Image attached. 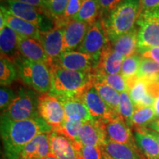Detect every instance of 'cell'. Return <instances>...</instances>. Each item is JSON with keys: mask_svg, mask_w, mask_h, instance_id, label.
I'll use <instances>...</instances> for the list:
<instances>
[{"mask_svg": "<svg viewBox=\"0 0 159 159\" xmlns=\"http://www.w3.org/2000/svg\"><path fill=\"white\" fill-rule=\"evenodd\" d=\"M52 128L41 117L14 121L1 116V137L7 159H19L25 146L35 136Z\"/></svg>", "mask_w": 159, "mask_h": 159, "instance_id": "1", "label": "cell"}, {"mask_svg": "<svg viewBox=\"0 0 159 159\" xmlns=\"http://www.w3.org/2000/svg\"><path fill=\"white\" fill-rule=\"evenodd\" d=\"M52 88L49 92L56 97L75 96L83 93L94 83L91 71H73L50 63Z\"/></svg>", "mask_w": 159, "mask_h": 159, "instance_id": "2", "label": "cell"}, {"mask_svg": "<svg viewBox=\"0 0 159 159\" xmlns=\"http://www.w3.org/2000/svg\"><path fill=\"white\" fill-rule=\"evenodd\" d=\"M140 2L141 0H124L108 16L99 19L109 41L136 27Z\"/></svg>", "mask_w": 159, "mask_h": 159, "instance_id": "3", "label": "cell"}, {"mask_svg": "<svg viewBox=\"0 0 159 159\" xmlns=\"http://www.w3.org/2000/svg\"><path fill=\"white\" fill-rule=\"evenodd\" d=\"M12 62L15 64L18 75L25 85L40 94L50 91L52 76L47 64L25 58L20 54Z\"/></svg>", "mask_w": 159, "mask_h": 159, "instance_id": "4", "label": "cell"}, {"mask_svg": "<svg viewBox=\"0 0 159 159\" xmlns=\"http://www.w3.org/2000/svg\"><path fill=\"white\" fill-rule=\"evenodd\" d=\"M39 97L37 91L31 89H20L16 97L2 115L14 121L38 118Z\"/></svg>", "mask_w": 159, "mask_h": 159, "instance_id": "5", "label": "cell"}, {"mask_svg": "<svg viewBox=\"0 0 159 159\" xmlns=\"http://www.w3.org/2000/svg\"><path fill=\"white\" fill-rule=\"evenodd\" d=\"M2 3L12 15L37 26L41 33L48 32L55 26L54 19L45 9L19 2L7 0Z\"/></svg>", "mask_w": 159, "mask_h": 159, "instance_id": "6", "label": "cell"}, {"mask_svg": "<svg viewBox=\"0 0 159 159\" xmlns=\"http://www.w3.org/2000/svg\"><path fill=\"white\" fill-rule=\"evenodd\" d=\"M38 109L39 116L52 128V130L61 126L66 119L62 103L50 92L39 95Z\"/></svg>", "mask_w": 159, "mask_h": 159, "instance_id": "7", "label": "cell"}, {"mask_svg": "<svg viewBox=\"0 0 159 159\" xmlns=\"http://www.w3.org/2000/svg\"><path fill=\"white\" fill-rule=\"evenodd\" d=\"M138 48L142 49L159 47V16L140 15L137 21Z\"/></svg>", "mask_w": 159, "mask_h": 159, "instance_id": "8", "label": "cell"}, {"mask_svg": "<svg viewBox=\"0 0 159 159\" xmlns=\"http://www.w3.org/2000/svg\"><path fill=\"white\" fill-rule=\"evenodd\" d=\"M97 62L98 58L92 55L75 50L63 52L55 61L50 63H54L61 68L69 70L93 72Z\"/></svg>", "mask_w": 159, "mask_h": 159, "instance_id": "9", "label": "cell"}, {"mask_svg": "<svg viewBox=\"0 0 159 159\" xmlns=\"http://www.w3.org/2000/svg\"><path fill=\"white\" fill-rule=\"evenodd\" d=\"M79 97L87 107L92 119L108 121L119 115L105 102L93 85L81 93Z\"/></svg>", "mask_w": 159, "mask_h": 159, "instance_id": "10", "label": "cell"}, {"mask_svg": "<svg viewBox=\"0 0 159 159\" xmlns=\"http://www.w3.org/2000/svg\"><path fill=\"white\" fill-rule=\"evenodd\" d=\"M108 42V36L99 19L89 27L83 42L77 50L99 59L101 52Z\"/></svg>", "mask_w": 159, "mask_h": 159, "instance_id": "11", "label": "cell"}, {"mask_svg": "<svg viewBox=\"0 0 159 159\" xmlns=\"http://www.w3.org/2000/svg\"><path fill=\"white\" fill-rule=\"evenodd\" d=\"M50 152L58 159H82L80 142H73L71 139L52 131L49 136Z\"/></svg>", "mask_w": 159, "mask_h": 159, "instance_id": "12", "label": "cell"}, {"mask_svg": "<svg viewBox=\"0 0 159 159\" xmlns=\"http://www.w3.org/2000/svg\"><path fill=\"white\" fill-rule=\"evenodd\" d=\"M105 122V131L108 140L119 144L129 145L139 150L130 127L125 122L120 115Z\"/></svg>", "mask_w": 159, "mask_h": 159, "instance_id": "13", "label": "cell"}, {"mask_svg": "<svg viewBox=\"0 0 159 159\" xmlns=\"http://www.w3.org/2000/svg\"><path fill=\"white\" fill-rule=\"evenodd\" d=\"M108 140L105 122L102 119H91L83 123L79 134V141L83 145L102 147Z\"/></svg>", "mask_w": 159, "mask_h": 159, "instance_id": "14", "label": "cell"}, {"mask_svg": "<svg viewBox=\"0 0 159 159\" xmlns=\"http://www.w3.org/2000/svg\"><path fill=\"white\" fill-rule=\"evenodd\" d=\"M124 59L120 53L113 49L109 41L101 52L93 72L97 75L119 74Z\"/></svg>", "mask_w": 159, "mask_h": 159, "instance_id": "15", "label": "cell"}, {"mask_svg": "<svg viewBox=\"0 0 159 159\" xmlns=\"http://www.w3.org/2000/svg\"><path fill=\"white\" fill-rule=\"evenodd\" d=\"M64 30L65 26L55 25L51 30L41 33L39 41L48 56L49 64L55 61L63 52Z\"/></svg>", "mask_w": 159, "mask_h": 159, "instance_id": "16", "label": "cell"}, {"mask_svg": "<svg viewBox=\"0 0 159 159\" xmlns=\"http://www.w3.org/2000/svg\"><path fill=\"white\" fill-rule=\"evenodd\" d=\"M18 50L25 58L49 65L48 56L39 40L19 35Z\"/></svg>", "mask_w": 159, "mask_h": 159, "instance_id": "17", "label": "cell"}, {"mask_svg": "<svg viewBox=\"0 0 159 159\" xmlns=\"http://www.w3.org/2000/svg\"><path fill=\"white\" fill-rule=\"evenodd\" d=\"M90 26L74 19L67 21L65 24L63 52L75 51L78 49Z\"/></svg>", "mask_w": 159, "mask_h": 159, "instance_id": "18", "label": "cell"}, {"mask_svg": "<svg viewBox=\"0 0 159 159\" xmlns=\"http://www.w3.org/2000/svg\"><path fill=\"white\" fill-rule=\"evenodd\" d=\"M0 15L2 16L5 19V25L9 26L19 35L33 38L39 41L41 39V32L38 28L37 26L12 15L2 5H1Z\"/></svg>", "mask_w": 159, "mask_h": 159, "instance_id": "19", "label": "cell"}, {"mask_svg": "<svg viewBox=\"0 0 159 159\" xmlns=\"http://www.w3.org/2000/svg\"><path fill=\"white\" fill-rule=\"evenodd\" d=\"M57 97L62 103L66 119H78L83 122L93 119L87 107L78 95Z\"/></svg>", "mask_w": 159, "mask_h": 159, "instance_id": "20", "label": "cell"}, {"mask_svg": "<svg viewBox=\"0 0 159 159\" xmlns=\"http://www.w3.org/2000/svg\"><path fill=\"white\" fill-rule=\"evenodd\" d=\"M51 133H44L35 136L26 145L19 159H42L48 156L50 153L49 136Z\"/></svg>", "mask_w": 159, "mask_h": 159, "instance_id": "21", "label": "cell"}, {"mask_svg": "<svg viewBox=\"0 0 159 159\" xmlns=\"http://www.w3.org/2000/svg\"><path fill=\"white\" fill-rule=\"evenodd\" d=\"M111 47L124 57L137 53L138 48V27H135L128 33L110 40Z\"/></svg>", "mask_w": 159, "mask_h": 159, "instance_id": "22", "label": "cell"}, {"mask_svg": "<svg viewBox=\"0 0 159 159\" xmlns=\"http://www.w3.org/2000/svg\"><path fill=\"white\" fill-rule=\"evenodd\" d=\"M19 36L16 32L9 26L5 25L0 29V49L1 57L12 61L19 55L18 50Z\"/></svg>", "mask_w": 159, "mask_h": 159, "instance_id": "23", "label": "cell"}, {"mask_svg": "<svg viewBox=\"0 0 159 159\" xmlns=\"http://www.w3.org/2000/svg\"><path fill=\"white\" fill-rule=\"evenodd\" d=\"M101 148L103 154L111 159H143L137 149L108 139Z\"/></svg>", "mask_w": 159, "mask_h": 159, "instance_id": "24", "label": "cell"}, {"mask_svg": "<svg viewBox=\"0 0 159 159\" xmlns=\"http://www.w3.org/2000/svg\"><path fill=\"white\" fill-rule=\"evenodd\" d=\"M134 138L139 151L147 159H159V144L156 139L142 129H135Z\"/></svg>", "mask_w": 159, "mask_h": 159, "instance_id": "25", "label": "cell"}, {"mask_svg": "<svg viewBox=\"0 0 159 159\" xmlns=\"http://www.w3.org/2000/svg\"><path fill=\"white\" fill-rule=\"evenodd\" d=\"M128 92L135 108L153 106L156 98L150 93L147 81L138 79Z\"/></svg>", "mask_w": 159, "mask_h": 159, "instance_id": "26", "label": "cell"}, {"mask_svg": "<svg viewBox=\"0 0 159 159\" xmlns=\"http://www.w3.org/2000/svg\"><path fill=\"white\" fill-rule=\"evenodd\" d=\"M142 58V57L138 53H135L130 56L125 57L123 61L120 73L126 82L128 91L138 80L137 74H138Z\"/></svg>", "mask_w": 159, "mask_h": 159, "instance_id": "27", "label": "cell"}, {"mask_svg": "<svg viewBox=\"0 0 159 159\" xmlns=\"http://www.w3.org/2000/svg\"><path fill=\"white\" fill-rule=\"evenodd\" d=\"M99 17L100 10L97 0H85L73 19L91 25L99 20Z\"/></svg>", "mask_w": 159, "mask_h": 159, "instance_id": "28", "label": "cell"}, {"mask_svg": "<svg viewBox=\"0 0 159 159\" xmlns=\"http://www.w3.org/2000/svg\"><path fill=\"white\" fill-rule=\"evenodd\" d=\"M93 85L99 96L101 97L105 102L108 105L113 111H116L119 114V105L120 101V94L111 87L106 83L97 80L94 77V83Z\"/></svg>", "mask_w": 159, "mask_h": 159, "instance_id": "29", "label": "cell"}, {"mask_svg": "<svg viewBox=\"0 0 159 159\" xmlns=\"http://www.w3.org/2000/svg\"><path fill=\"white\" fill-rule=\"evenodd\" d=\"M156 119L153 106L136 108L131 122V128L135 129L147 128Z\"/></svg>", "mask_w": 159, "mask_h": 159, "instance_id": "30", "label": "cell"}, {"mask_svg": "<svg viewBox=\"0 0 159 159\" xmlns=\"http://www.w3.org/2000/svg\"><path fill=\"white\" fill-rule=\"evenodd\" d=\"M137 77L148 81L159 80V64L153 60L142 57Z\"/></svg>", "mask_w": 159, "mask_h": 159, "instance_id": "31", "label": "cell"}, {"mask_svg": "<svg viewBox=\"0 0 159 159\" xmlns=\"http://www.w3.org/2000/svg\"><path fill=\"white\" fill-rule=\"evenodd\" d=\"M83 123L84 122L78 119L66 118L63 124L53 131L63 135L73 142H80L79 134Z\"/></svg>", "mask_w": 159, "mask_h": 159, "instance_id": "32", "label": "cell"}, {"mask_svg": "<svg viewBox=\"0 0 159 159\" xmlns=\"http://www.w3.org/2000/svg\"><path fill=\"white\" fill-rule=\"evenodd\" d=\"M18 71L14 63L10 60L1 57L0 61V83L2 86L11 85L17 78Z\"/></svg>", "mask_w": 159, "mask_h": 159, "instance_id": "33", "label": "cell"}, {"mask_svg": "<svg viewBox=\"0 0 159 159\" xmlns=\"http://www.w3.org/2000/svg\"><path fill=\"white\" fill-rule=\"evenodd\" d=\"M135 106L131 100L128 91L120 93L119 105V114L124 119L125 122L131 128V122L135 112Z\"/></svg>", "mask_w": 159, "mask_h": 159, "instance_id": "34", "label": "cell"}, {"mask_svg": "<svg viewBox=\"0 0 159 159\" xmlns=\"http://www.w3.org/2000/svg\"><path fill=\"white\" fill-rule=\"evenodd\" d=\"M70 0H47L46 11L54 19L55 25L61 23L67 5Z\"/></svg>", "mask_w": 159, "mask_h": 159, "instance_id": "35", "label": "cell"}, {"mask_svg": "<svg viewBox=\"0 0 159 159\" xmlns=\"http://www.w3.org/2000/svg\"><path fill=\"white\" fill-rule=\"evenodd\" d=\"M94 74V77L97 80L101 81V82L106 83L107 85H110L115 90L120 93L124 91H128V86H127L126 82H125L124 77L120 74H114V75H97Z\"/></svg>", "mask_w": 159, "mask_h": 159, "instance_id": "36", "label": "cell"}, {"mask_svg": "<svg viewBox=\"0 0 159 159\" xmlns=\"http://www.w3.org/2000/svg\"><path fill=\"white\" fill-rule=\"evenodd\" d=\"M83 2L82 0H70L65 11L62 21H61V23L57 24V25H55L64 26L67 21H69V20L73 19V18L79 12L81 6L83 5Z\"/></svg>", "mask_w": 159, "mask_h": 159, "instance_id": "37", "label": "cell"}, {"mask_svg": "<svg viewBox=\"0 0 159 159\" xmlns=\"http://www.w3.org/2000/svg\"><path fill=\"white\" fill-rule=\"evenodd\" d=\"M140 15L159 16V0H141Z\"/></svg>", "mask_w": 159, "mask_h": 159, "instance_id": "38", "label": "cell"}, {"mask_svg": "<svg viewBox=\"0 0 159 159\" xmlns=\"http://www.w3.org/2000/svg\"><path fill=\"white\" fill-rule=\"evenodd\" d=\"M16 97V93L7 86H2L0 89V108L2 112L7 108Z\"/></svg>", "mask_w": 159, "mask_h": 159, "instance_id": "39", "label": "cell"}, {"mask_svg": "<svg viewBox=\"0 0 159 159\" xmlns=\"http://www.w3.org/2000/svg\"><path fill=\"white\" fill-rule=\"evenodd\" d=\"M82 159H103L102 148L91 145H83L81 149Z\"/></svg>", "mask_w": 159, "mask_h": 159, "instance_id": "40", "label": "cell"}, {"mask_svg": "<svg viewBox=\"0 0 159 159\" xmlns=\"http://www.w3.org/2000/svg\"><path fill=\"white\" fill-rule=\"evenodd\" d=\"M100 10V17L106 16L124 0H97Z\"/></svg>", "mask_w": 159, "mask_h": 159, "instance_id": "41", "label": "cell"}, {"mask_svg": "<svg viewBox=\"0 0 159 159\" xmlns=\"http://www.w3.org/2000/svg\"><path fill=\"white\" fill-rule=\"evenodd\" d=\"M138 54L143 57L153 60L159 64V47H151L139 51Z\"/></svg>", "mask_w": 159, "mask_h": 159, "instance_id": "42", "label": "cell"}, {"mask_svg": "<svg viewBox=\"0 0 159 159\" xmlns=\"http://www.w3.org/2000/svg\"><path fill=\"white\" fill-rule=\"evenodd\" d=\"M7 1V0H2V2ZM12 1L19 2H22L28 5L35 6V7H41L46 10V6H47V0H12Z\"/></svg>", "mask_w": 159, "mask_h": 159, "instance_id": "43", "label": "cell"}, {"mask_svg": "<svg viewBox=\"0 0 159 159\" xmlns=\"http://www.w3.org/2000/svg\"><path fill=\"white\" fill-rule=\"evenodd\" d=\"M141 129H142V130L145 131V132L148 133V134L151 135L152 136H153L154 138L156 139V141L158 142V144H159V133L158 132H156V131L150 130V129H149L148 128H142Z\"/></svg>", "mask_w": 159, "mask_h": 159, "instance_id": "44", "label": "cell"}, {"mask_svg": "<svg viewBox=\"0 0 159 159\" xmlns=\"http://www.w3.org/2000/svg\"><path fill=\"white\" fill-rule=\"evenodd\" d=\"M147 128L150 129V130H152L159 133V119H156V120H155L154 122L150 123Z\"/></svg>", "mask_w": 159, "mask_h": 159, "instance_id": "45", "label": "cell"}, {"mask_svg": "<svg viewBox=\"0 0 159 159\" xmlns=\"http://www.w3.org/2000/svg\"><path fill=\"white\" fill-rule=\"evenodd\" d=\"M153 108L155 110V112H156V119H159V95L157 97V98L155 100L154 105H153Z\"/></svg>", "mask_w": 159, "mask_h": 159, "instance_id": "46", "label": "cell"}, {"mask_svg": "<svg viewBox=\"0 0 159 159\" xmlns=\"http://www.w3.org/2000/svg\"><path fill=\"white\" fill-rule=\"evenodd\" d=\"M42 159H58V158H57L56 156H55L54 155L52 154L51 152H50V153H49L48 156H47L46 157H44V158H42Z\"/></svg>", "mask_w": 159, "mask_h": 159, "instance_id": "47", "label": "cell"}, {"mask_svg": "<svg viewBox=\"0 0 159 159\" xmlns=\"http://www.w3.org/2000/svg\"><path fill=\"white\" fill-rule=\"evenodd\" d=\"M102 154H103V152H102ZM103 159H111V158H110L109 157H108L107 156H105V155L103 154Z\"/></svg>", "mask_w": 159, "mask_h": 159, "instance_id": "48", "label": "cell"}, {"mask_svg": "<svg viewBox=\"0 0 159 159\" xmlns=\"http://www.w3.org/2000/svg\"><path fill=\"white\" fill-rule=\"evenodd\" d=\"M82 1H83V2H84V1H85V0H82Z\"/></svg>", "mask_w": 159, "mask_h": 159, "instance_id": "49", "label": "cell"}]
</instances>
